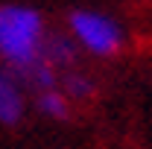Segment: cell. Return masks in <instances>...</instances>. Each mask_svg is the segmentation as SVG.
<instances>
[{
  "mask_svg": "<svg viewBox=\"0 0 152 149\" xmlns=\"http://www.w3.org/2000/svg\"><path fill=\"white\" fill-rule=\"evenodd\" d=\"M47 35L50 32L44 26V18L32 6L20 3L0 6V58L18 76H23L41 61Z\"/></svg>",
  "mask_w": 152,
  "mask_h": 149,
  "instance_id": "6da1fadb",
  "label": "cell"
},
{
  "mask_svg": "<svg viewBox=\"0 0 152 149\" xmlns=\"http://www.w3.org/2000/svg\"><path fill=\"white\" fill-rule=\"evenodd\" d=\"M67 26H70V38L79 44V50L94 58H111L126 44V29L120 26V20H114L105 12L76 9Z\"/></svg>",
  "mask_w": 152,
  "mask_h": 149,
  "instance_id": "7a4b0ae2",
  "label": "cell"
},
{
  "mask_svg": "<svg viewBox=\"0 0 152 149\" xmlns=\"http://www.w3.org/2000/svg\"><path fill=\"white\" fill-rule=\"evenodd\" d=\"M26 111V85L15 70H0V123L18 126Z\"/></svg>",
  "mask_w": 152,
  "mask_h": 149,
  "instance_id": "3957f363",
  "label": "cell"
},
{
  "mask_svg": "<svg viewBox=\"0 0 152 149\" xmlns=\"http://www.w3.org/2000/svg\"><path fill=\"white\" fill-rule=\"evenodd\" d=\"M44 61L53 64L58 73H67L76 67V58H79V44H76L70 35H61V32H53L44 41Z\"/></svg>",
  "mask_w": 152,
  "mask_h": 149,
  "instance_id": "277c9868",
  "label": "cell"
},
{
  "mask_svg": "<svg viewBox=\"0 0 152 149\" xmlns=\"http://www.w3.org/2000/svg\"><path fill=\"white\" fill-rule=\"evenodd\" d=\"M70 105H73V102L64 96L61 88L35 93V108L44 114V117H50V120H67V117H70Z\"/></svg>",
  "mask_w": 152,
  "mask_h": 149,
  "instance_id": "5b68a950",
  "label": "cell"
},
{
  "mask_svg": "<svg viewBox=\"0 0 152 149\" xmlns=\"http://www.w3.org/2000/svg\"><path fill=\"white\" fill-rule=\"evenodd\" d=\"M58 88L64 91V96L70 99V102H79V99H91L96 91L94 79L88 73H82V70H67V73H61V82H58Z\"/></svg>",
  "mask_w": 152,
  "mask_h": 149,
  "instance_id": "8992f818",
  "label": "cell"
}]
</instances>
